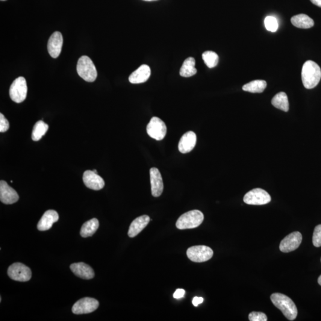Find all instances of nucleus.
<instances>
[{
	"label": "nucleus",
	"instance_id": "nucleus-1",
	"mask_svg": "<svg viewBox=\"0 0 321 321\" xmlns=\"http://www.w3.org/2000/svg\"><path fill=\"white\" fill-rule=\"evenodd\" d=\"M321 79V70L315 62L311 60L306 61L302 70V80L303 86L306 89L311 90L316 87Z\"/></svg>",
	"mask_w": 321,
	"mask_h": 321
},
{
	"label": "nucleus",
	"instance_id": "nucleus-2",
	"mask_svg": "<svg viewBox=\"0 0 321 321\" xmlns=\"http://www.w3.org/2000/svg\"><path fill=\"white\" fill-rule=\"evenodd\" d=\"M271 300L274 305L282 312L287 319L290 321L296 319L298 312L296 305L290 297L281 293H276L271 296Z\"/></svg>",
	"mask_w": 321,
	"mask_h": 321
},
{
	"label": "nucleus",
	"instance_id": "nucleus-3",
	"mask_svg": "<svg viewBox=\"0 0 321 321\" xmlns=\"http://www.w3.org/2000/svg\"><path fill=\"white\" fill-rule=\"evenodd\" d=\"M204 220V214L199 210L187 212L179 218L176 228L179 229H191L198 228Z\"/></svg>",
	"mask_w": 321,
	"mask_h": 321
},
{
	"label": "nucleus",
	"instance_id": "nucleus-4",
	"mask_svg": "<svg viewBox=\"0 0 321 321\" xmlns=\"http://www.w3.org/2000/svg\"><path fill=\"white\" fill-rule=\"evenodd\" d=\"M77 72L79 76L85 81L93 82L96 80L98 73L93 61L88 56L84 55L79 59Z\"/></svg>",
	"mask_w": 321,
	"mask_h": 321
},
{
	"label": "nucleus",
	"instance_id": "nucleus-5",
	"mask_svg": "<svg viewBox=\"0 0 321 321\" xmlns=\"http://www.w3.org/2000/svg\"><path fill=\"white\" fill-rule=\"evenodd\" d=\"M214 255L213 249L204 245L189 247L187 250L188 259L194 263H204L211 260Z\"/></svg>",
	"mask_w": 321,
	"mask_h": 321
},
{
	"label": "nucleus",
	"instance_id": "nucleus-6",
	"mask_svg": "<svg viewBox=\"0 0 321 321\" xmlns=\"http://www.w3.org/2000/svg\"><path fill=\"white\" fill-rule=\"evenodd\" d=\"M28 87L26 79L19 77L14 81L9 90L10 98L16 103H21L25 101L27 96Z\"/></svg>",
	"mask_w": 321,
	"mask_h": 321
},
{
	"label": "nucleus",
	"instance_id": "nucleus-7",
	"mask_svg": "<svg viewBox=\"0 0 321 321\" xmlns=\"http://www.w3.org/2000/svg\"><path fill=\"white\" fill-rule=\"evenodd\" d=\"M272 201L270 194L260 188L250 190L244 196L243 201L246 204L263 205L269 204Z\"/></svg>",
	"mask_w": 321,
	"mask_h": 321
},
{
	"label": "nucleus",
	"instance_id": "nucleus-8",
	"mask_svg": "<svg viewBox=\"0 0 321 321\" xmlns=\"http://www.w3.org/2000/svg\"><path fill=\"white\" fill-rule=\"evenodd\" d=\"M8 275L14 281L26 282L30 280L32 272L30 269L22 263H14L7 270Z\"/></svg>",
	"mask_w": 321,
	"mask_h": 321
},
{
	"label": "nucleus",
	"instance_id": "nucleus-9",
	"mask_svg": "<svg viewBox=\"0 0 321 321\" xmlns=\"http://www.w3.org/2000/svg\"><path fill=\"white\" fill-rule=\"evenodd\" d=\"M146 131L150 137L157 140H161L166 137L167 127L160 118L154 117L147 126Z\"/></svg>",
	"mask_w": 321,
	"mask_h": 321
},
{
	"label": "nucleus",
	"instance_id": "nucleus-10",
	"mask_svg": "<svg viewBox=\"0 0 321 321\" xmlns=\"http://www.w3.org/2000/svg\"><path fill=\"white\" fill-rule=\"evenodd\" d=\"M99 307L98 300L84 297L76 302L72 307V312L76 315H82L92 313Z\"/></svg>",
	"mask_w": 321,
	"mask_h": 321
},
{
	"label": "nucleus",
	"instance_id": "nucleus-11",
	"mask_svg": "<svg viewBox=\"0 0 321 321\" xmlns=\"http://www.w3.org/2000/svg\"><path fill=\"white\" fill-rule=\"evenodd\" d=\"M302 241V235L298 231L291 232L281 241L279 250L282 252L288 253L294 251L300 245Z\"/></svg>",
	"mask_w": 321,
	"mask_h": 321
},
{
	"label": "nucleus",
	"instance_id": "nucleus-12",
	"mask_svg": "<svg viewBox=\"0 0 321 321\" xmlns=\"http://www.w3.org/2000/svg\"><path fill=\"white\" fill-rule=\"evenodd\" d=\"M17 191L4 181L0 182V201L4 204L10 205L18 201Z\"/></svg>",
	"mask_w": 321,
	"mask_h": 321
},
{
	"label": "nucleus",
	"instance_id": "nucleus-13",
	"mask_svg": "<svg viewBox=\"0 0 321 321\" xmlns=\"http://www.w3.org/2000/svg\"><path fill=\"white\" fill-rule=\"evenodd\" d=\"M84 183L88 188L94 190H99L104 187L105 182L98 173L93 172V171H85L83 175Z\"/></svg>",
	"mask_w": 321,
	"mask_h": 321
},
{
	"label": "nucleus",
	"instance_id": "nucleus-14",
	"mask_svg": "<svg viewBox=\"0 0 321 321\" xmlns=\"http://www.w3.org/2000/svg\"><path fill=\"white\" fill-rule=\"evenodd\" d=\"M150 181L151 184V192L153 196H160L164 190V183L162 176L157 168L150 169Z\"/></svg>",
	"mask_w": 321,
	"mask_h": 321
},
{
	"label": "nucleus",
	"instance_id": "nucleus-15",
	"mask_svg": "<svg viewBox=\"0 0 321 321\" xmlns=\"http://www.w3.org/2000/svg\"><path fill=\"white\" fill-rule=\"evenodd\" d=\"M63 38L60 32H54L50 37L47 48L51 57L57 58L60 55L63 46Z\"/></svg>",
	"mask_w": 321,
	"mask_h": 321
},
{
	"label": "nucleus",
	"instance_id": "nucleus-16",
	"mask_svg": "<svg viewBox=\"0 0 321 321\" xmlns=\"http://www.w3.org/2000/svg\"><path fill=\"white\" fill-rule=\"evenodd\" d=\"M196 135L192 131L183 135L179 143V150L182 154H187L192 151L196 143Z\"/></svg>",
	"mask_w": 321,
	"mask_h": 321
},
{
	"label": "nucleus",
	"instance_id": "nucleus-17",
	"mask_svg": "<svg viewBox=\"0 0 321 321\" xmlns=\"http://www.w3.org/2000/svg\"><path fill=\"white\" fill-rule=\"evenodd\" d=\"M58 220L59 216L57 211L51 210L46 211L38 222L37 229L40 231L48 230Z\"/></svg>",
	"mask_w": 321,
	"mask_h": 321
},
{
	"label": "nucleus",
	"instance_id": "nucleus-18",
	"mask_svg": "<svg viewBox=\"0 0 321 321\" xmlns=\"http://www.w3.org/2000/svg\"><path fill=\"white\" fill-rule=\"evenodd\" d=\"M151 70L146 64L140 66L129 76V80L131 84H142L148 80L151 76Z\"/></svg>",
	"mask_w": 321,
	"mask_h": 321
},
{
	"label": "nucleus",
	"instance_id": "nucleus-19",
	"mask_svg": "<svg viewBox=\"0 0 321 321\" xmlns=\"http://www.w3.org/2000/svg\"><path fill=\"white\" fill-rule=\"evenodd\" d=\"M70 269L76 276L82 279H90L95 276L92 268L84 263L73 264Z\"/></svg>",
	"mask_w": 321,
	"mask_h": 321
},
{
	"label": "nucleus",
	"instance_id": "nucleus-20",
	"mask_svg": "<svg viewBox=\"0 0 321 321\" xmlns=\"http://www.w3.org/2000/svg\"><path fill=\"white\" fill-rule=\"evenodd\" d=\"M150 217L146 215L137 218L131 223L128 231V235L132 238L139 234L150 222Z\"/></svg>",
	"mask_w": 321,
	"mask_h": 321
},
{
	"label": "nucleus",
	"instance_id": "nucleus-21",
	"mask_svg": "<svg viewBox=\"0 0 321 321\" xmlns=\"http://www.w3.org/2000/svg\"><path fill=\"white\" fill-rule=\"evenodd\" d=\"M291 22L295 27L300 29L311 28L314 26V20L305 14L293 16L291 17Z\"/></svg>",
	"mask_w": 321,
	"mask_h": 321
},
{
	"label": "nucleus",
	"instance_id": "nucleus-22",
	"mask_svg": "<svg viewBox=\"0 0 321 321\" xmlns=\"http://www.w3.org/2000/svg\"><path fill=\"white\" fill-rule=\"evenodd\" d=\"M195 60L193 57H188L185 60L180 70V75L182 77L189 78L196 75Z\"/></svg>",
	"mask_w": 321,
	"mask_h": 321
},
{
	"label": "nucleus",
	"instance_id": "nucleus-23",
	"mask_svg": "<svg viewBox=\"0 0 321 321\" xmlns=\"http://www.w3.org/2000/svg\"><path fill=\"white\" fill-rule=\"evenodd\" d=\"M99 228L98 219H92L85 223L82 226L80 234L82 237L86 238L92 236Z\"/></svg>",
	"mask_w": 321,
	"mask_h": 321
},
{
	"label": "nucleus",
	"instance_id": "nucleus-24",
	"mask_svg": "<svg viewBox=\"0 0 321 321\" xmlns=\"http://www.w3.org/2000/svg\"><path fill=\"white\" fill-rule=\"evenodd\" d=\"M272 103L274 107L282 111L287 112L289 110L287 94L283 92H279L272 99Z\"/></svg>",
	"mask_w": 321,
	"mask_h": 321
},
{
	"label": "nucleus",
	"instance_id": "nucleus-25",
	"mask_svg": "<svg viewBox=\"0 0 321 321\" xmlns=\"http://www.w3.org/2000/svg\"><path fill=\"white\" fill-rule=\"evenodd\" d=\"M266 81L263 80H256L244 85L242 89L246 92L251 93H262L267 88Z\"/></svg>",
	"mask_w": 321,
	"mask_h": 321
},
{
	"label": "nucleus",
	"instance_id": "nucleus-26",
	"mask_svg": "<svg viewBox=\"0 0 321 321\" xmlns=\"http://www.w3.org/2000/svg\"><path fill=\"white\" fill-rule=\"evenodd\" d=\"M49 126L43 121H38L34 126L32 133V139L34 141L40 140L48 130Z\"/></svg>",
	"mask_w": 321,
	"mask_h": 321
},
{
	"label": "nucleus",
	"instance_id": "nucleus-27",
	"mask_svg": "<svg viewBox=\"0 0 321 321\" xmlns=\"http://www.w3.org/2000/svg\"><path fill=\"white\" fill-rule=\"evenodd\" d=\"M202 58L209 68H214L219 63V57L217 53L208 51L203 53Z\"/></svg>",
	"mask_w": 321,
	"mask_h": 321
},
{
	"label": "nucleus",
	"instance_id": "nucleus-28",
	"mask_svg": "<svg viewBox=\"0 0 321 321\" xmlns=\"http://www.w3.org/2000/svg\"><path fill=\"white\" fill-rule=\"evenodd\" d=\"M265 25L268 31L275 32L277 30L278 23L277 20L273 16H267L265 19Z\"/></svg>",
	"mask_w": 321,
	"mask_h": 321
},
{
	"label": "nucleus",
	"instance_id": "nucleus-29",
	"mask_svg": "<svg viewBox=\"0 0 321 321\" xmlns=\"http://www.w3.org/2000/svg\"><path fill=\"white\" fill-rule=\"evenodd\" d=\"M312 241L315 247L321 246V225L316 226L315 228Z\"/></svg>",
	"mask_w": 321,
	"mask_h": 321
},
{
	"label": "nucleus",
	"instance_id": "nucleus-30",
	"mask_svg": "<svg viewBox=\"0 0 321 321\" xmlns=\"http://www.w3.org/2000/svg\"><path fill=\"white\" fill-rule=\"evenodd\" d=\"M250 321H267V315L261 312H252L249 315Z\"/></svg>",
	"mask_w": 321,
	"mask_h": 321
},
{
	"label": "nucleus",
	"instance_id": "nucleus-31",
	"mask_svg": "<svg viewBox=\"0 0 321 321\" xmlns=\"http://www.w3.org/2000/svg\"><path fill=\"white\" fill-rule=\"evenodd\" d=\"M9 127L8 121L5 119L3 114H0V132L4 133V132L7 131L9 129Z\"/></svg>",
	"mask_w": 321,
	"mask_h": 321
},
{
	"label": "nucleus",
	"instance_id": "nucleus-32",
	"mask_svg": "<svg viewBox=\"0 0 321 321\" xmlns=\"http://www.w3.org/2000/svg\"><path fill=\"white\" fill-rule=\"evenodd\" d=\"M184 294L185 290L183 289H181V288H179V289L176 290L175 293H174L173 297L174 298H175L176 299H181L184 296Z\"/></svg>",
	"mask_w": 321,
	"mask_h": 321
},
{
	"label": "nucleus",
	"instance_id": "nucleus-33",
	"mask_svg": "<svg viewBox=\"0 0 321 321\" xmlns=\"http://www.w3.org/2000/svg\"><path fill=\"white\" fill-rule=\"evenodd\" d=\"M203 302H204V298L200 297H195L192 300L193 305V306H195V307H197L199 305L201 304Z\"/></svg>",
	"mask_w": 321,
	"mask_h": 321
},
{
	"label": "nucleus",
	"instance_id": "nucleus-34",
	"mask_svg": "<svg viewBox=\"0 0 321 321\" xmlns=\"http://www.w3.org/2000/svg\"><path fill=\"white\" fill-rule=\"evenodd\" d=\"M310 1L317 6L321 8V0H310Z\"/></svg>",
	"mask_w": 321,
	"mask_h": 321
},
{
	"label": "nucleus",
	"instance_id": "nucleus-35",
	"mask_svg": "<svg viewBox=\"0 0 321 321\" xmlns=\"http://www.w3.org/2000/svg\"><path fill=\"white\" fill-rule=\"evenodd\" d=\"M318 283H319V284L321 285V275L320 276V277L318 278Z\"/></svg>",
	"mask_w": 321,
	"mask_h": 321
},
{
	"label": "nucleus",
	"instance_id": "nucleus-36",
	"mask_svg": "<svg viewBox=\"0 0 321 321\" xmlns=\"http://www.w3.org/2000/svg\"><path fill=\"white\" fill-rule=\"evenodd\" d=\"M144 1H156V0H144Z\"/></svg>",
	"mask_w": 321,
	"mask_h": 321
},
{
	"label": "nucleus",
	"instance_id": "nucleus-37",
	"mask_svg": "<svg viewBox=\"0 0 321 321\" xmlns=\"http://www.w3.org/2000/svg\"><path fill=\"white\" fill-rule=\"evenodd\" d=\"M93 172H95V173H97V171L96 170H93Z\"/></svg>",
	"mask_w": 321,
	"mask_h": 321
},
{
	"label": "nucleus",
	"instance_id": "nucleus-38",
	"mask_svg": "<svg viewBox=\"0 0 321 321\" xmlns=\"http://www.w3.org/2000/svg\"><path fill=\"white\" fill-rule=\"evenodd\" d=\"M1 1H6V0H1Z\"/></svg>",
	"mask_w": 321,
	"mask_h": 321
},
{
	"label": "nucleus",
	"instance_id": "nucleus-39",
	"mask_svg": "<svg viewBox=\"0 0 321 321\" xmlns=\"http://www.w3.org/2000/svg\"></svg>",
	"mask_w": 321,
	"mask_h": 321
}]
</instances>
